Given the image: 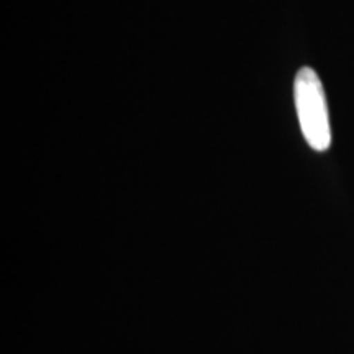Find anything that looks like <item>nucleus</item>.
<instances>
[{"label":"nucleus","instance_id":"obj_1","mask_svg":"<svg viewBox=\"0 0 354 354\" xmlns=\"http://www.w3.org/2000/svg\"><path fill=\"white\" fill-rule=\"evenodd\" d=\"M294 100L305 141L315 151H326L331 145L328 104L320 77L308 66L295 76Z\"/></svg>","mask_w":354,"mask_h":354}]
</instances>
